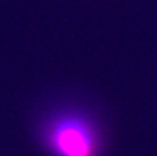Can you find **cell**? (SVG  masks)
<instances>
[{"label":"cell","mask_w":157,"mask_h":156,"mask_svg":"<svg viewBox=\"0 0 157 156\" xmlns=\"http://www.w3.org/2000/svg\"><path fill=\"white\" fill-rule=\"evenodd\" d=\"M40 140L52 156H100L103 135L95 118L79 108L52 112L40 126Z\"/></svg>","instance_id":"1"}]
</instances>
